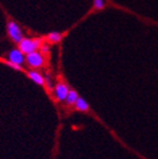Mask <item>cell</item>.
<instances>
[{
	"label": "cell",
	"mask_w": 158,
	"mask_h": 159,
	"mask_svg": "<svg viewBox=\"0 0 158 159\" xmlns=\"http://www.w3.org/2000/svg\"><path fill=\"white\" fill-rule=\"evenodd\" d=\"M61 39H62V34L60 32H57V31L50 32L49 34L47 35V40L50 43H58L61 41Z\"/></svg>",
	"instance_id": "cell-9"
},
{
	"label": "cell",
	"mask_w": 158,
	"mask_h": 159,
	"mask_svg": "<svg viewBox=\"0 0 158 159\" xmlns=\"http://www.w3.org/2000/svg\"><path fill=\"white\" fill-rule=\"evenodd\" d=\"M77 98H79V95H77V91H74V89H70L67 99H65V102H67V105H74Z\"/></svg>",
	"instance_id": "cell-8"
},
{
	"label": "cell",
	"mask_w": 158,
	"mask_h": 159,
	"mask_svg": "<svg viewBox=\"0 0 158 159\" xmlns=\"http://www.w3.org/2000/svg\"><path fill=\"white\" fill-rule=\"evenodd\" d=\"M7 30H8V34H9V37L11 38V40H12L13 42L19 43L25 38L21 28L19 27V25L17 22H15L12 20H10L9 22L7 23Z\"/></svg>",
	"instance_id": "cell-2"
},
{
	"label": "cell",
	"mask_w": 158,
	"mask_h": 159,
	"mask_svg": "<svg viewBox=\"0 0 158 159\" xmlns=\"http://www.w3.org/2000/svg\"><path fill=\"white\" fill-rule=\"evenodd\" d=\"M7 57H8V61L15 63V64H19V65H22L26 61L25 53H23L20 49L10 50L9 53H8V55H7Z\"/></svg>",
	"instance_id": "cell-4"
},
{
	"label": "cell",
	"mask_w": 158,
	"mask_h": 159,
	"mask_svg": "<svg viewBox=\"0 0 158 159\" xmlns=\"http://www.w3.org/2000/svg\"><path fill=\"white\" fill-rule=\"evenodd\" d=\"M40 49H41V51L43 53H49L50 52V47L48 44H44V43L41 45V48H40Z\"/></svg>",
	"instance_id": "cell-12"
},
{
	"label": "cell",
	"mask_w": 158,
	"mask_h": 159,
	"mask_svg": "<svg viewBox=\"0 0 158 159\" xmlns=\"http://www.w3.org/2000/svg\"><path fill=\"white\" fill-rule=\"evenodd\" d=\"M6 64H8L9 66H11L12 69H15V70H18V71H21L22 70V66L21 65H19V64H15V63H12V62H10V61H6Z\"/></svg>",
	"instance_id": "cell-11"
},
{
	"label": "cell",
	"mask_w": 158,
	"mask_h": 159,
	"mask_svg": "<svg viewBox=\"0 0 158 159\" xmlns=\"http://www.w3.org/2000/svg\"><path fill=\"white\" fill-rule=\"evenodd\" d=\"M74 105H75V108H77V111H80V112H87L90 109L89 103H87L83 97L79 96V98L77 99V102H75Z\"/></svg>",
	"instance_id": "cell-7"
},
{
	"label": "cell",
	"mask_w": 158,
	"mask_h": 159,
	"mask_svg": "<svg viewBox=\"0 0 158 159\" xmlns=\"http://www.w3.org/2000/svg\"><path fill=\"white\" fill-rule=\"evenodd\" d=\"M105 5H106V0H93V7L96 10L104 9Z\"/></svg>",
	"instance_id": "cell-10"
},
{
	"label": "cell",
	"mask_w": 158,
	"mask_h": 159,
	"mask_svg": "<svg viewBox=\"0 0 158 159\" xmlns=\"http://www.w3.org/2000/svg\"><path fill=\"white\" fill-rule=\"evenodd\" d=\"M43 44L42 39L38 38V39H29V38H23L19 42V49L22 51L25 54H29V53L35 52L41 48Z\"/></svg>",
	"instance_id": "cell-1"
},
{
	"label": "cell",
	"mask_w": 158,
	"mask_h": 159,
	"mask_svg": "<svg viewBox=\"0 0 158 159\" xmlns=\"http://www.w3.org/2000/svg\"><path fill=\"white\" fill-rule=\"evenodd\" d=\"M26 61H27L28 65L33 69H39L43 65L44 63V59H43V55H42L41 52H32L27 54V57H26Z\"/></svg>",
	"instance_id": "cell-3"
},
{
	"label": "cell",
	"mask_w": 158,
	"mask_h": 159,
	"mask_svg": "<svg viewBox=\"0 0 158 159\" xmlns=\"http://www.w3.org/2000/svg\"><path fill=\"white\" fill-rule=\"evenodd\" d=\"M69 87H67V84H64V83H58L57 85H55L54 89H53V92H54V95L55 97H57L58 101H60V102H63V101H65L67 97V94H69Z\"/></svg>",
	"instance_id": "cell-5"
},
{
	"label": "cell",
	"mask_w": 158,
	"mask_h": 159,
	"mask_svg": "<svg viewBox=\"0 0 158 159\" xmlns=\"http://www.w3.org/2000/svg\"><path fill=\"white\" fill-rule=\"evenodd\" d=\"M28 76L32 80L33 82L37 83L38 85H44L45 84V79L42 76L38 71H35V70L29 71V72H28Z\"/></svg>",
	"instance_id": "cell-6"
},
{
	"label": "cell",
	"mask_w": 158,
	"mask_h": 159,
	"mask_svg": "<svg viewBox=\"0 0 158 159\" xmlns=\"http://www.w3.org/2000/svg\"><path fill=\"white\" fill-rule=\"evenodd\" d=\"M45 83L48 84V86L50 87V89H52V83H51V80H50V77L48 76L47 77V80H45Z\"/></svg>",
	"instance_id": "cell-13"
}]
</instances>
